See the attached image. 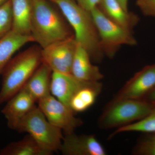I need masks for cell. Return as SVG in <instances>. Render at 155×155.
Returning <instances> with one entry per match:
<instances>
[{
	"instance_id": "6da1fadb",
	"label": "cell",
	"mask_w": 155,
	"mask_h": 155,
	"mask_svg": "<svg viewBox=\"0 0 155 155\" xmlns=\"http://www.w3.org/2000/svg\"><path fill=\"white\" fill-rule=\"evenodd\" d=\"M31 35L34 42L43 48L74 35L64 15L48 0H32Z\"/></svg>"
},
{
	"instance_id": "7a4b0ae2",
	"label": "cell",
	"mask_w": 155,
	"mask_h": 155,
	"mask_svg": "<svg viewBox=\"0 0 155 155\" xmlns=\"http://www.w3.org/2000/svg\"><path fill=\"white\" fill-rule=\"evenodd\" d=\"M63 14L71 26L75 41L84 48L92 62L100 63L104 58L99 36L91 13L72 0H51Z\"/></svg>"
},
{
	"instance_id": "3957f363",
	"label": "cell",
	"mask_w": 155,
	"mask_h": 155,
	"mask_svg": "<svg viewBox=\"0 0 155 155\" xmlns=\"http://www.w3.org/2000/svg\"><path fill=\"white\" fill-rule=\"evenodd\" d=\"M41 64L39 45L31 47L12 58L2 74L0 104L7 102L21 90Z\"/></svg>"
},
{
	"instance_id": "277c9868",
	"label": "cell",
	"mask_w": 155,
	"mask_h": 155,
	"mask_svg": "<svg viewBox=\"0 0 155 155\" xmlns=\"http://www.w3.org/2000/svg\"><path fill=\"white\" fill-rule=\"evenodd\" d=\"M15 130L28 133L52 153L60 151L64 137L62 130L50 123L37 106L21 120Z\"/></svg>"
},
{
	"instance_id": "5b68a950",
	"label": "cell",
	"mask_w": 155,
	"mask_h": 155,
	"mask_svg": "<svg viewBox=\"0 0 155 155\" xmlns=\"http://www.w3.org/2000/svg\"><path fill=\"white\" fill-rule=\"evenodd\" d=\"M154 106V103L143 100L115 99L101 116L100 125L105 128L122 127L143 119L150 113Z\"/></svg>"
},
{
	"instance_id": "8992f818",
	"label": "cell",
	"mask_w": 155,
	"mask_h": 155,
	"mask_svg": "<svg viewBox=\"0 0 155 155\" xmlns=\"http://www.w3.org/2000/svg\"><path fill=\"white\" fill-rule=\"evenodd\" d=\"M96 26L100 45L105 56L113 58L123 45L134 46L137 42L132 31L111 21L102 13L97 6L91 11Z\"/></svg>"
},
{
	"instance_id": "52a82bcc",
	"label": "cell",
	"mask_w": 155,
	"mask_h": 155,
	"mask_svg": "<svg viewBox=\"0 0 155 155\" xmlns=\"http://www.w3.org/2000/svg\"><path fill=\"white\" fill-rule=\"evenodd\" d=\"M38 103L48 121L61 129L64 134L74 132L83 123L81 119L75 117V113L68 106L51 94L39 100Z\"/></svg>"
},
{
	"instance_id": "ba28073f",
	"label": "cell",
	"mask_w": 155,
	"mask_h": 155,
	"mask_svg": "<svg viewBox=\"0 0 155 155\" xmlns=\"http://www.w3.org/2000/svg\"><path fill=\"white\" fill-rule=\"evenodd\" d=\"M77 45L74 35L41 48L42 63L53 72L71 74Z\"/></svg>"
},
{
	"instance_id": "9c48e42d",
	"label": "cell",
	"mask_w": 155,
	"mask_h": 155,
	"mask_svg": "<svg viewBox=\"0 0 155 155\" xmlns=\"http://www.w3.org/2000/svg\"><path fill=\"white\" fill-rule=\"evenodd\" d=\"M155 88V64L143 67L127 81L115 99L143 100Z\"/></svg>"
},
{
	"instance_id": "30bf717a",
	"label": "cell",
	"mask_w": 155,
	"mask_h": 155,
	"mask_svg": "<svg viewBox=\"0 0 155 155\" xmlns=\"http://www.w3.org/2000/svg\"><path fill=\"white\" fill-rule=\"evenodd\" d=\"M64 155H105V150L93 135L64 134L61 149Z\"/></svg>"
},
{
	"instance_id": "8fae6325",
	"label": "cell",
	"mask_w": 155,
	"mask_h": 155,
	"mask_svg": "<svg viewBox=\"0 0 155 155\" xmlns=\"http://www.w3.org/2000/svg\"><path fill=\"white\" fill-rule=\"evenodd\" d=\"M34 99L22 89L6 102L2 113L7 120L8 127L16 130L24 117L36 106Z\"/></svg>"
},
{
	"instance_id": "7c38bea8",
	"label": "cell",
	"mask_w": 155,
	"mask_h": 155,
	"mask_svg": "<svg viewBox=\"0 0 155 155\" xmlns=\"http://www.w3.org/2000/svg\"><path fill=\"white\" fill-rule=\"evenodd\" d=\"M91 82L79 80L72 74L53 72L51 94L69 107V102L73 96Z\"/></svg>"
},
{
	"instance_id": "4fadbf2b",
	"label": "cell",
	"mask_w": 155,
	"mask_h": 155,
	"mask_svg": "<svg viewBox=\"0 0 155 155\" xmlns=\"http://www.w3.org/2000/svg\"><path fill=\"white\" fill-rule=\"evenodd\" d=\"M87 51L78 44L72 62L71 74L79 80L86 81H99L104 75L99 68L92 64Z\"/></svg>"
},
{
	"instance_id": "5bb4252c",
	"label": "cell",
	"mask_w": 155,
	"mask_h": 155,
	"mask_svg": "<svg viewBox=\"0 0 155 155\" xmlns=\"http://www.w3.org/2000/svg\"><path fill=\"white\" fill-rule=\"evenodd\" d=\"M97 7L108 19L128 30L132 31L139 22L137 14L125 11L117 0H100Z\"/></svg>"
},
{
	"instance_id": "9a60e30c",
	"label": "cell",
	"mask_w": 155,
	"mask_h": 155,
	"mask_svg": "<svg viewBox=\"0 0 155 155\" xmlns=\"http://www.w3.org/2000/svg\"><path fill=\"white\" fill-rule=\"evenodd\" d=\"M52 71L42 63L31 76L22 89L36 101L51 94V83Z\"/></svg>"
},
{
	"instance_id": "2e32d148",
	"label": "cell",
	"mask_w": 155,
	"mask_h": 155,
	"mask_svg": "<svg viewBox=\"0 0 155 155\" xmlns=\"http://www.w3.org/2000/svg\"><path fill=\"white\" fill-rule=\"evenodd\" d=\"M13 25L12 30L19 35H31L32 0H11Z\"/></svg>"
},
{
	"instance_id": "e0dca14e",
	"label": "cell",
	"mask_w": 155,
	"mask_h": 155,
	"mask_svg": "<svg viewBox=\"0 0 155 155\" xmlns=\"http://www.w3.org/2000/svg\"><path fill=\"white\" fill-rule=\"evenodd\" d=\"M34 42L32 35H23L11 30L0 39V75L17 51L28 43Z\"/></svg>"
},
{
	"instance_id": "ac0fdd59",
	"label": "cell",
	"mask_w": 155,
	"mask_h": 155,
	"mask_svg": "<svg viewBox=\"0 0 155 155\" xmlns=\"http://www.w3.org/2000/svg\"><path fill=\"white\" fill-rule=\"evenodd\" d=\"M102 87L99 81H92L83 87L70 100L69 108L75 114L86 111L94 104Z\"/></svg>"
},
{
	"instance_id": "d6986e66",
	"label": "cell",
	"mask_w": 155,
	"mask_h": 155,
	"mask_svg": "<svg viewBox=\"0 0 155 155\" xmlns=\"http://www.w3.org/2000/svg\"><path fill=\"white\" fill-rule=\"evenodd\" d=\"M28 134L19 141L13 142L0 150V155H51Z\"/></svg>"
},
{
	"instance_id": "ffe728a7",
	"label": "cell",
	"mask_w": 155,
	"mask_h": 155,
	"mask_svg": "<svg viewBox=\"0 0 155 155\" xmlns=\"http://www.w3.org/2000/svg\"><path fill=\"white\" fill-rule=\"evenodd\" d=\"M153 110L147 116L138 122L119 127L112 134L126 132H141L145 133H155V103Z\"/></svg>"
},
{
	"instance_id": "44dd1931",
	"label": "cell",
	"mask_w": 155,
	"mask_h": 155,
	"mask_svg": "<svg viewBox=\"0 0 155 155\" xmlns=\"http://www.w3.org/2000/svg\"><path fill=\"white\" fill-rule=\"evenodd\" d=\"M13 25L11 0L0 7V39L12 30Z\"/></svg>"
},
{
	"instance_id": "7402d4cb",
	"label": "cell",
	"mask_w": 155,
	"mask_h": 155,
	"mask_svg": "<svg viewBox=\"0 0 155 155\" xmlns=\"http://www.w3.org/2000/svg\"><path fill=\"white\" fill-rule=\"evenodd\" d=\"M146 134L135 147L134 154L155 155V133Z\"/></svg>"
},
{
	"instance_id": "603a6c76",
	"label": "cell",
	"mask_w": 155,
	"mask_h": 155,
	"mask_svg": "<svg viewBox=\"0 0 155 155\" xmlns=\"http://www.w3.org/2000/svg\"><path fill=\"white\" fill-rule=\"evenodd\" d=\"M136 4L143 15L155 17V0H137Z\"/></svg>"
},
{
	"instance_id": "cb8c5ba5",
	"label": "cell",
	"mask_w": 155,
	"mask_h": 155,
	"mask_svg": "<svg viewBox=\"0 0 155 155\" xmlns=\"http://www.w3.org/2000/svg\"><path fill=\"white\" fill-rule=\"evenodd\" d=\"M75 2L78 5L91 12L98 5L100 0H72Z\"/></svg>"
},
{
	"instance_id": "d4e9b609",
	"label": "cell",
	"mask_w": 155,
	"mask_h": 155,
	"mask_svg": "<svg viewBox=\"0 0 155 155\" xmlns=\"http://www.w3.org/2000/svg\"><path fill=\"white\" fill-rule=\"evenodd\" d=\"M150 102L155 103V88L143 99Z\"/></svg>"
},
{
	"instance_id": "484cf974",
	"label": "cell",
	"mask_w": 155,
	"mask_h": 155,
	"mask_svg": "<svg viewBox=\"0 0 155 155\" xmlns=\"http://www.w3.org/2000/svg\"><path fill=\"white\" fill-rule=\"evenodd\" d=\"M125 11H128V0H117Z\"/></svg>"
},
{
	"instance_id": "4316f807",
	"label": "cell",
	"mask_w": 155,
	"mask_h": 155,
	"mask_svg": "<svg viewBox=\"0 0 155 155\" xmlns=\"http://www.w3.org/2000/svg\"><path fill=\"white\" fill-rule=\"evenodd\" d=\"M9 0H0V7L3 5L8 2Z\"/></svg>"
},
{
	"instance_id": "83f0119b",
	"label": "cell",
	"mask_w": 155,
	"mask_h": 155,
	"mask_svg": "<svg viewBox=\"0 0 155 155\" xmlns=\"http://www.w3.org/2000/svg\"><path fill=\"white\" fill-rule=\"evenodd\" d=\"M49 1H51V0H49Z\"/></svg>"
}]
</instances>
